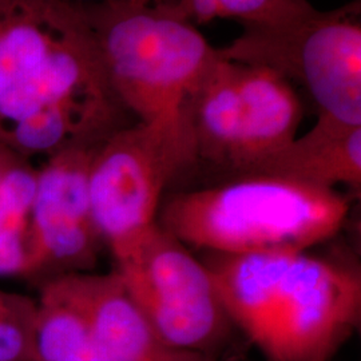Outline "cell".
Masks as SVG:
<instances>
[{
    "label": "cell",
    "mask_w": 361,
    "mask_h": 361,
    "mask_svg": "<svg viewBox=\"0 0 361 361\" xmlns=\"http://www.w3.org/2000/svg\"><path fill=\"white\" fill-rule=\"evenodd\" d=\"M46 284L85 316L95 338L114 361H214L169 347L116 271L74 273Z\"/></svg>",
    "instance_id": "9"
},
{
    "label": "cell",
    "mask_w": 361,
    "mask_h": 361,
    "mask_svg": "<svg viewBox=\"0 0 361 361\" xmlns=\"http://www.w3.org/2000/svg\"><path fill=\"white\" fill-rule=\"evenodd\" d=\"M4 154H6V147L0 145V180H1V170H3V162H4Z\"/></svg>",
    "instance_id": "18"
},
{
    "label": "cell",
    "mask_w": 361,
    "mask_h": 361,
    "mask_svg": "<svg viewBox=\"0 0 361 361\" xmlns=\"http://www.w3.org/2000/svg\"><path fill=\"white\" fill-rule=\"evenodd\" d=\"M252 174H273L336 190L360 189L361 125L319 114L316 123Z\"/></svg>",
    "instance_id": "12"
},
{
    "label": "cell",
    "mask_w": 361,
    "mask_h": 361,
    "mask_svg": "<svg viewBox=\"0 0 361 361\" xmlns=\"http://www.w3.org/2000/svg\"><path fill=\"white\" fill-rule=\"evenodd\" d=\"M232 65L244 118L243 154L235 171L238 177L255 173L296 138L304 109L296 90L284 78L264 67Z\"/></svg>",
    "instance_id": "11"
},
{
    "label": "cell",
    "mask_w": 361,
    "mask_h": 361,
    "mask_svg": "<svg viewBox=\"0 0 361 361\" xmlns=\"http://www.w3.org/2000/svg\"><path fill=\"white\" fill-rule=\"evenodd\" d=\"M307 0H177L174 6L190 20L231 18L240 25L269 23L296 13Z\"/></svg>",
    "instance_id": "15"
},
{
    "label": "cell",
    "mask_w": 361,
    "mask_h": 361,
    "mask_svg": "<svg viewBox=\"0 0 361 361\" xmlns=\"http://www.w3.org/2000/svg\"><path fill=\"white\" fill-rule=\"evenodd\" d=\"M71 0H0V145L26 158L101 145L128 126Z\"/></svg>",
    "instance_id": "1"
},
{
    "label": "cell",
    "mask_w": 361,
    "mask_h": 361,
    "mask_svg": "<svg viewBox=\"0 0 361 361\" xmlns=\"http://www.w3.org/2000/svg\"><path fill=\"white\" fill-rule=\"evenodd\" d=\"M37 169L6 147L0 180V276H26Z\"/></svg>",
    "instance_id": "14"
},
{
    "label": "cell",
    "mask_w": 361,
    "mask_h": 361,
    "mask_svg": "<svg viewBox=\"0 0 361 361\" xmlns=\"http://www.w3.org/2000/svg\"><path fill=\"white\" fill-rule=\"evenodd\" d=\"M195 161L185 116L128 125L99 145L89 174L91 213L116 264L158 225L165 188Z\"/></svg>",
    "instance_id": "5"
},
{
    "label": "cell",
    "mask_w": 361,
    "mask_h": 361,
    "mask_svg": "<svg viewBox=\"0 0 361 361\" xmlns=\"http://www.w3.org/2000/svg\"><path fill=\"white\" fill-rule=\"evenodd\" d=\"M116 271L169 347L217 361L235 328L190 247L158 224Z\"/></svg>",
    "instance_id": "6"
},
{
    "label": "cell",
    "mask_w": 361,
    "mask_h": 361,
    "mask_svg": "<svg viewBox=\"0 0 361 361\" xmlns=\"http://www.w3.org/2000/svg\"><path fill=\"white\" fill-rule=\"evenodd\" d=\"M244 31L219 56L268 68L302 86L319 114L361 125L360 3L322 11L310 3L269 23Z\"/></svg>",
    "instance_id": "4"
},
{
    "label": "cell",
    "mask_w": 361,
    "mask_h": 361,
    "mask_svg": "<svg viewBox=\"0 0 361 361\" xmlns=\"http://www.w3.org/2000/svg\"><path fill=\"white\" fill-rule=\"evenodd\" d=\"M39 288L34 361H114L73 304L51 285Z\"/></svg>",
    "instance_id": "13"
},
{
    "label": "cell",
    "mask_w": 361,
    "mask_h": 361,
    "mask_svg": "<svg viewBox=\"0 0 361 361\" xmlns=\"http://www.w3.org/2000/svg\"><path fill=\"white\" fill-rule=\"evenodd\" d=\"M360 322V269L298 253L264 356L268 361H331Z\"/></svg>",
    "instance_id": "7"
},
{
    "label": "cell",
    "mask_w": 361,
    "mask_h": 361,
    "mask_svg": "<svg viewBox=\"0 0 361 361\" xmlns=\"http://www.w3.org/2000/svg\"><path fill=\"white\" fill-rule=\"evenodd\" d=\"M97 146H71L37 169L25 279L46 284L92 271L104 241L91 213L89 174Z\"/></svg>",
    "instance_id": "8"
},
{
    "label": "cell",
    "mask_w": 361,
    "mask_h": 361,
    "mask_svg": "<svg viewBox=\"0 0 361 361\" xmlns=\"http://www.w3.org/2000/svg\"><path fill=\"white\" fill-rule=\"evenodd\" d=\"M126 1H129L130 4H134V6H149V4L159 3L162 0H126Z\"/></svg>",
    "instance_id": "17"
},
{
    "label": "cell",
    "mask_w": 361,
    "mask_h": 361,
    "mask_svg": "<svg viewBox=\"0 0 361 361\" xmlns=\"http://www.w3.org/2000/svg\"><path fill=\"white\" fill-rule=\"evenodd\" d=\"M110 86L138 122L183 116V106L219 61L192 20L171 3L77 1Z\"/></svg>",
    "instance_id": "3"
},
{
    "label": "cell",
    "mask_w": 361,
    "mask_h": 361,
    "mask_svg": "<svg viewBox=\"0 0 361 361\" xmlns=\"http://www.w3.org/2000/svg\"><path fill=\"white\" fill-rule=\"evenodd\" d=\"M80 1H101V0H80Z\"/></svg>",
    "instance_id": "19"
},
{
    "label": "cell",
    "mask_w": 361,
    "mask_h": 361,
    "mask_svg": "<svg viewBox=\"0 0 361 361\" xmlns=\"http://www.w3.org/2000/svg\"><path fill=\"white\" fill-rule=\"evenodd\" d=\"M348 213V198L337 190L247 174L173 197L158 224L188 247L209 253H302L335 237Z\"/></svg>",
    "instance_id": "2"
},
{
    "label": "cell",
    "mask_w": 361,
    "mask_h": 361,
    "mask_svg": "<svg viewBox=\"0 0 361 361\" xmlns=\"http://www.w3.org/2000/svg\"><path fill=\"white\" fill-rule=\"evenodd\" d=\"M37 298L0 289V361H34Z\"/></svg>",
    "instance_id": "16"
},
{
    "label": "cell",
    "mask_w": 361,
    "mask_h": 361,
    "mask_svg": "<svg viewBox=\"0 0 361 361\" xmlns=\"http://www.w3.org/2000/svg\"><path fill=\"white\" fill-rule=\"evenodd\" d=\"M298 253H210L204 261L234 328L262 353L268 347L285 280Z\"/></svg>",
    "instance_id": "10"
}]
</instances>
